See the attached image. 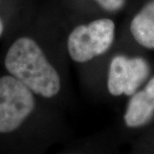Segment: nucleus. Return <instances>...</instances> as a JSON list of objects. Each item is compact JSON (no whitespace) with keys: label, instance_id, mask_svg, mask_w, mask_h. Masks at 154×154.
<instances>
[{"label":"nucleus","instance_id":"obj_1","mask_svg":"<svg viewBox=\"0 0 154 154\" xmlns=\"http://www.w3.org/2000/svg\"><path fill=\"white\" fill-rule=\"evenodd\" d=\"M5 66L10 75L26 85L34 94L51 99L60 92L58 72L33 38H17L6 53Z\"/></svg>","mask_w":154,"mask_h":154},{"label":"nucleus","instance_id":"obj_2","mask_svg":"<svg viewBox=\"0 0 154 154\" xmlns=\"http://www.w3.org/2000/svg\"><path fill=\"white\" fill-rule=\"evenodd\" d=\"M116 26L109 18L97 19L86 25L77 26L69 33L67 48L71 59L86 63L105 54L115 38Z\"/></svg>","mask_w":154,"mask_h":154},{"label":"nucleus","instance_id":"obj_3","mask_svg":"<svg viewBox=\"0 0 154 154\" xmlns=\"http://www.w3.org/2000/svg\"><path fill=\"white\" fill-rule=\"evenodd\" d=\"M35 107L34 94L12 75L0 77V133L15 131Z\"/></svg>","mask_w":154,"mask_h":154},{"label":"nucleus","instance_id":"obj_4","mask_svg":"<svg viewBox=\"0 0 154 154\" xmlns=\"http://www.w3.org/2000/svg\"><path fill=\"white\" fill-rule=\"evenodd\" d=\"M149 73L148 63L143 58L116 56L110 61L107 89L113 96H131L146 81Z\"/></svg>","mask_w":154,"mask_h":154},{"label":"nucleus","instance_id":"obj_5","mask_svg":"<svg viewBox=\"0 0 154 154\" xmlns=\"http://www.w3.org/2000/svg\"><path fill=\"white\" fill-rule=\"evenodd\" d=\"M153 114L154 77L143 90L131 95L123 119L128 128H139L146 124Z\"/></svg>","mask_w":154,"mask_h":154},{"label":"nucleus","instance_id":"obj_6","mask_svg":"<svg viewBox=\"0 0 154 154\" xmlns=\"http://www.w3.org/2000/svg\"><path fill=\"white\" fill-rule=\"evenodd\" d=\"M130 32L138 44L154 49V20L139 12L130 23Z\"/></svg>","mask_w":154,"mask_h":154},{"label":"nucleus","instance_id":"obj_7","mask_svg":"<svg viewBox=\"0 0 154 154\" xmlns=\"http://www.w3.org/2000/svg\"><path fill=\"white\" fill-rule=\"evenodd\" d=\"M105 11L115 12L121 10L125 5L126 0H95Z\"/></svg>","mask_w":154,"mask_h":154},{"label":"nucleus","instance_id":"obj_8","mask_svg":"<svg viewBox=\"0 0 154 154\" xmlns=\"http://www.w3.org/2000/svg\"><path fill=\"white\" fill-rule=\"evenodd\" d=\"M140 12L144 16L154 20V0H152L148 4H146Z\"/></svg>","mask_w":154,"mask_h":154},{"label":"nucleus","instance_id":"obj_9","mask_svg":"<svg viewBox=\"0 0 154 154\" xmlns=\"http://www.w3.org/2000/svg\"><path fill=\"white\" fill-rule=\"evenodd\" d=\"M3 32H4V23L2 22V20L0 19V36L2 35Z\"/></svg>","mask_w":154,"mask_h":154}]
</instances>
